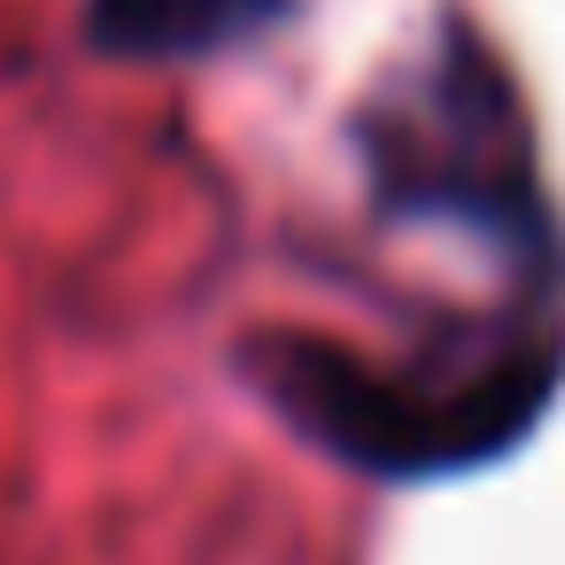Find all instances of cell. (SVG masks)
I'll list each match as a JSON object with an SVG mask.
<instances>
[{
    "label": "cell",
    "instance_id": "6da1fadb",
    "mask_svg": "<svg viewBox=\"0 0 565 565\" xmlns=\"http://www.w3.org/2000/svg\"><path fill=\"white\" fill-rule=\"evenodd\" d=\"M241 372L326 457L372 480H441L526 441L565 380V341L503 333L465 356H356L326 333H256Z\"/></svg>",
    "mask_w": 565,
    "mask_h": 565
},
{
    "label": "cell",
    "instance_id": "7a4b0ae2",
    "mask_svg": "<svg viewBox=\"0 0 565 565\" xmlns=\"http://www.w3.org/2000/svg\"><path fill=\"white\" fill-rule=\"evenodd\" d=\"M295 17V0H86V40L125 63H210Z\"/></svg>",
    "mask_w": 565,
    "mask_h": 565
}]
</instances>
